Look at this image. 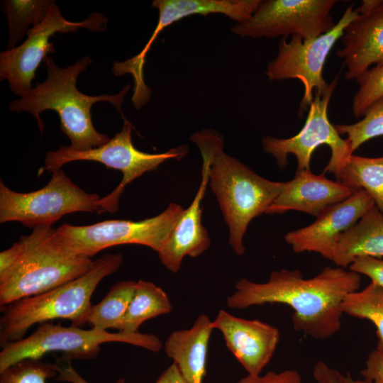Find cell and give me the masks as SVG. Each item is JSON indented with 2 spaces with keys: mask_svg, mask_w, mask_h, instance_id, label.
<instances>
[{
  "mask_svg": "<svg viewBox=\"0 0 383 383\" xmlns=\"http://www.w3.org/2000/svg\"><path fill=\"white\" fill-rule=\"evenodd\" d=\"M58 367L41 359L23 360L0 372V383H46L57 376Z\"/></svg>",
  "mask_w": 383,
  "mask_h": 383,
  "instance_id": "28",
  "label": "cell"
},
{
  "mask_svg": "<svg viewBox=\"0 0 383 383\" xmlns=\"http://www.w3.org/2000/svg\"><path fill=\"white\" fill-rule=\"evenodd\" d=\"M209 165V186L229 229V244L238 255L245 252L243 238L251 221L266 212L284 182L265 179L224 151L222 135L213 129L190 137Z\"/></svg>",
  "mask_w": 383,
  "mask_h": 383,
  "instance_id": "2",
  "label": "cell"
},
{
  "mask_svg": "<svg viewBox=\"0 0 383 383\" xmlns=\"http://www.w3.org/2000/svg\"><path fill=\"white\" fill-rule=\"evenodd\" d=\"M100 199L79 188L61 170L52 172L44 187L31 192L13 191L0 180V223L18 221L33 228L51 226L69 213L99 214Z\"/></svg>",
  "mask_w": 383,
  "mask_h": 383,
  "instance_id": "8",
  "label": "cell"
},
{
  "mask_svg": "<svg viewBox=\"0 0 383 383\" xmlns=\"http://www.w3.org/2000/svg\"><path fill=\"white\" fill-rule=\"evenodd\" d=\"M343 313L367 319L377 328V350L383 352V287L371 282L362 290L349 294L343 304Z\"/></svg>",
  "mask_w": 383,
  "mask_h": 383,
  "instance_id": "26",
  "label": "cell"
},
{
  "mask_svg": "<svg viewBox=\"0 0 383 383\" xmlns=\"http://www.w3.org/2000/svg\"><path fill=\"white\" fill-rule=\"evenodd\" d=\"M363 118L353 124H336L340 134L347 135L352 152L365 142L383 135V97L373 103L365 112Z\"/></svg>",
  "mask_w": 383,
  "mask_h": 383,
  "instance_id": "27",
  "label": "cell"
},
{
  "mask_svg": "<svg viewBox=\"0 0 383 383\" xmlns=\"http://www.w3.org/2000/svg\"><path fill=\"white\" fill-rule=\"evenodd\" d=\"M260 0H154L152 6L158 10L159 18L150 39L138 54L145 60L154 41L160 33L172 23L193 15L206 16L223 14L236 23L248 20L257 9Z\"/></svg>",
  "mask_w": 383,
  "mask_h": 383,
  "instance_id": "19",
  "label": "cell"
},
{
  "mask_svg": "<svg viewBox=\"0 0 383 383\" xmlns=\"http://www.w3.org/2000/svg\"><path fill=\"white\" fill-rule=\"evenodd\" d=\"M336 179L353 192L366 191L383 213V156L366 157L353 154Z\"/></svg>",
  "mask_w": 383,
  "mask_h": 383,
  "instance_id": "23",
  "label": "cell"
},
{
  "mask_svg": "<svg viewBox=\"0 0 383 383\" xmlns=\"http://www.w3.org/2000/svg\"><path fill=\"white\" fill-rule=\"evenodd\" d=\"M136 285L137 282L126 280L112 286L100 302L91 306L87 323L100 331L116 329L119 331Z\"/></svg>",
  "mask_w": 383,
  "mask_h": 383,
  "instance_id": "24",
  "label": "cell"
},
{
  "mask_svg": "<svg viewBox=\"0 0 383 383\" xmlns=\"http://www.w3.org/2000/svg\"><path fill=\"white\" fill-rule=\"evenodd\" d=\"M116 383H125L124 379H118ZM155 383H187L182 375L176 363L173 362L159 377Z\"/></svg>",
  "mask_w": 383,
  "mask_h": 383,
  "instance_id": "34",
  "label": "cell"
},
{
  "mask_svg": "<svg viewBox=\"0 0 383 383\" xmlns=\"http://www.w3.org/2000/svg\"><path fill=\"white\" fill-rule=\"evenodd\" d=\"M171 203L158 215L140 221L106 220L87 226L65 223L57 228L70 248L89 257L104 249L123 244H138L159 252L184 211Z\"/></svg>",
  "mask_w": 383,
  "mask_h": 383,
  "instance_id": "10",
  "label": "cell"
},
{
  "mask_svg": "<svg viewBox=\"0 0 383 383\" xmlns=\"http://www.w3.org/2000/svg\"><path fill=\"white\" fill-rule=\"evenodd\" d=\"M121 130L101 147L87 151H77L62 145L55 151H49L45 157V168L54 172L65 164L88 160L100 162L107 168L118 170L123 174L119 184L98 201L99 213L118 211L119 199L126 185L147 172L157 169L167 160H177L188 153L187 145L173 148L162 153H148L136 149L132 143L133 125L124 116Z\"/></svg>",
  "mask_w": 383,
  "mask_h": 383,
  "instance_id": "7",
  "label": "cell"
},
{
  "mask_svg": "<svg viewBox=\"0 0 383 383\" xmlns=\"http://www.w3.org/2000/svg\"><path fill=\"white\" fill-rule=\"evenodd\" d=\"M375 204L362 189L324 210L311 224L288 232L286 243L296 253L313 252L332 261L340 236L352 228Z\"/></svg>",
  "mask_w": 383,
  "mask_h": 383,
  "instance_id": "14",
  "label": "cell"
},
{
  "mask_svg": "<svg viewBox=\"0 0 383 383\" xmlns=\"http://www.w3.org/2000/svg\"><path fill=\"white\" fill-rule=\"evenodd\" d=\"M349 270L360 275H365L371 282L383 287V258L358 257L350 265Z\"/></svg>",
  "mask_w": 383,
  "mask_h": 383,
  "instance_id": "30",
  "label": "cell"
},
{
  "mask_svg": "<svg viewBox=\"0 0 383 383\" xmlns=\"http://www.w3.org/2000/svg\"><path fill=\"white\" fill-rule=\"evenodd\" d=\"M65 361V366L62 367L59 365L57 380L69 383H89L78 373L70 360Z\"/></svg>",
  "mask_w": 383,
  "mask_h": 383,
  "instance_id": "35",
  "label": "cell"
},
{
  "mask_svg": "<svg viewBox=\"0 0 383 383\" xmlns=\"http://www.w3.org/2000/svg\"><path fill=\"white\" fill-rule=\"evenodd\" d=\"M354 192L341 182L328 179L324 173L315 174L310 169L297 170L294 177L284 182L282 191L265 213L282 214L293 210L317 217Z\"/></svg>",
  "mask_w": 383,
  "mask_h": 383,
  "instance_id": "16",
  "label": "cell"
},
{
  "mask_svg": "<svg viewBox=\"0 0 383 383\" xmlns=\"http://www.w3.org/2000/svg\"><path fill=\"white\" fill-rule=\"evenodd\" d=\"M360 373L372 383H383V352L377 349L371 351Z\"/></svg>",
  "mask_w": 383,
  "mask_h": 383,
  "instance_id": "33",
  "label": "cell"
},
{
  "mask_svg": "<svg viewBox=\"0 0 383 383\" xmlns=\"http://www.w3.org/2000/svg\"><path fill=\"white\" fill-rule=\"evenodd\" d=\"M109 342L128 343L154 353L163 347L160 339L154 334L111 333L92 328L85 330L46 322L40 324L28 337L2 347L0 372L23 360L41 359L45 354L54 352L61 353L65 360L93 359L99 355L101 345Z\"/></svg>",
  "mask_w": 383,
  "mask_h": 383,
  "instance_id": "6",
  "label": "cell"
},
{
  "mask_svg": "<svg viewBox=\"0 0 383 383\" xmlns=\"http://www.w3.org/2000/svg\"><path fill=\"white\" fill-rule=\"evenodd\" d=\"M358 16L353 5L348 6L335 26L328 32L315 38L303 40L300 36L282 38L277 56L266 69L270 81L296 79L304 86V95L299 115L309 109L314 93L323 94L330 87L323 78L325 62L331 49L341 38L345 28Z\"/></svg>",
  "mask_w": 383,
  "mask_h": 383,
  "instance_id": "9",
  "label": "cell"
},
{
  "mask_svg": "<svg viewBox=\"0 0 383 383\" xmlns=\"http://www.w3.org/2000/svg\"><path fill=\"white\" fill-rule=\"evenodd\" d=\"M91 257L67 247L52 226L33 228L1 253L0 306L34 296L88 272Z\"/></svg>",
  "mask_w": 383,
  "mask_h": 383,
  "instance_id": "4",
  "label": "cell"
},
{
  "mask_svg": "<svg viewBox=\"0 0 383 383\" xmlns=\"http://www.w3.org/2000/svg\"><path fill=\"white\" fill-rule=\"evenodd\" d=\"M361 256L383 257V213L376 205L340 236L332 262L345 268Z\"/></svg>",
  "mask_w": 383,
  "mask_h": 383,
  "instance_id": "21",
  "label": "cell"
},
{
  "mask_svg": "<svg viewBox=\"0 0 383 383\" xmlns=\"http://www.w3.org/2000/svg\"><path fill=\"white\" fill-rule=\"evenodd\" d=\"M214 329L211 319L199 315L188 329L174 331L167 338L164 348L173 360L187 383H202L210 336Z\"/></svg>",
  "mask_w": 383,
  "mask_h": 383,
  "instance_id": "20",
  "label": "cell"
},
{
  "mask_svg": "<svg viewBox=\"0 0 383 383\" xmlns=\"http://www.w3.org/2000/svg\"><path fill=\"white\" fill-rule=\"evenodd\" d=\"M337 80L338 77L323 94L314 93L306 123L296 135L289 138L267 136L262 139L263 150L274 157L280 168L287 165V156L292 154L296 157L297 170L310 169L313 152L320 145H326L330 148L331 155L323 173H332L336 179L338 177L353 152L347 139L340 137L328 117V104Z\"/></svg>",
  "mask_w": 383,
  "mask_h": 383,
  "instance_id": "11",
  "label": "cell"
},
{
  "mask_svg": "<svg viewBox=\"0 0 383 383\" xmlns=\"http://www.w3.org/2000/svg\"><path fill=\"white\" fill-rule=\"evenodd\" d=\"M335 0H265L252 16L234 25L231 30L242 38L298 35L315 38L335 25L331 15Z\"/></svg>",
  "mask_w": 383,
  "mask_h": 383,
  "instance_id": "13",
  "label": "cell"
},
{
  "mask_svg": "<svg viewBox=\"0 0 383 383\" xmlns=\"http://www.w3.org/2000/svg\"><path fill=\"white\" fill-rule=\"evenodd\" d=\"M343 46L336 51L347 67V79H357L372 65H383V0L370 11L358 14L345 28Z\"/></svg>",
  "mask_w": 383,
  "mask_h": 383,
  "instance_id": "18",
  "label": "cell"
},
{
  "mask_svg": "<svg viewBox=\"0 0 383 383\" xmlns=\"http://www.w3.org/2000/svg\"><path fill=\"white\" fill-rule=\"evenodd\" d=\"M172 309L171 301L162 288L150 282L139 280L119 332L136 333L145 321L167 314Z\"/></svg>",
  "mask_w": 383,
  "mask_h": 383,
  "instance_id": "22",
  "label": "cell"
},
{
  "mask_svg": "<svg viewBox=\"0 0 383 383\" xmlns=\"http://www.w3.org/2000/svg\"><path fill=\"white\" fill-rule=\"evenodd\" d=\"M107 23V18L96 12L90 13L82 21H68L53 1L45 18L28 30L23 43L1 52L0 79L8 80L13 94L23 96L33 89L32 82L40 63L48 54L55 52L54 44L50 41L52 35L77 32L79 28L105 31Z\"/></svg>",
  "mask_w": 383,
  "mask_h": 383,
  "instance_id": "12",
  "label": "cell"
},
{
  "mask_svg": "<svg viewBox=\"0 0 383 383\" xmlns=\"http://www.w3.org/2000/svg\"><path fill=\"white\" fill-rule=\"evenodd\" d=\"M43 63L47 70L45 80L36 83L19 99L11 101L9 110L32 114L41 133L44 130V122L40 113L46 110L57 112L60 128L70 140L69 147L74 150L87 151L106 143L110 138L95 129L91 108L96 102L107 101L123 116L121 105L131 84L126 85L117 94L89 96L80 92L76 84L79 75L91 63L90 57L84 56L65 68L60 67L50 56H48Z\"/></svg>",
  "mask_w": 383,
  "mask_h": 383,
  "instance_id": "3",
  "label": "cell"
},
{
  "mask_svg": "<svg viewBox=\"0 0 383 383\" xmlns=\"http://www.w3.org/2000/svg\"><path fill=\"white\" fill-rule=\"evenodd\" d=\"M53 0H4L2 8L9 26L7 50L13 49L28 32L46 16Z\"/></svg>",
  "mask_w": 383,
  "mask_h": 383,
  "instance_id": "25",
  "label": "cell"
},
{
  "mask_svg": "<svg viewBox=\"0 0 383 383\" xmlns=\"http://www.w3.org/2000/svg\"><path fill=\"white\" fill-rule=\"evenodd\" d=\"M123 262L120 253L106 254L94 260L91 268L79 277L47 292L1 306L0 345L20 340L33 325L55 319L84 326L91 307V298L106 277Z\"/></svg>",
  "mask_w": 383,
  "mask_h": 383,
  "instance_id": "5",
  "label": "cell"
},
{
  "mask_svg": "<svg viewBox=\"0 0 383 383\" xmlns=\"http://www.w3.org/2000/svg\"><path fill=\"white\" fill-rule=\"evenodd\" d=\"M201 180L197 192L157 252L162 264L172 273L180 270L185 256L199 257L211 243L208 231L201 223L202 201L209 181V165L206 157L201 156Z\"/></svg>",
  "mask_w": 383,
  "mask_h": 383,
  "instance_id": "17",
  "label": "cell"
},
{
  "mask_svg": "<svg viewBox=\"0 0 383 383\" xmlns=\"http://www.w3.org/2000/svg\"><path fill=\"white\" fill-rule=\"evenodd\" d=\"M359 89L353 96L352 110L359 118L375 101L383 97V65L370 68L356 79Z\"/></svg>",
  "mask_w": 383,
  "mask_h": 383,
  "instance_id": "29",
  "label": "cell"
},
{
  "mask_svg": "<svg viewBox=\"0 0 383 383\" xmlns=\"http://www.w3.org/2000/svg\"><path fill=\"white\" fill-rule=\"evenodd\" d=\"M211 326L222 333L228 350L250 375L261 374L280 338L277 328L258 319L235 316L225 310L218 311Z\"/></svg>",
  "mask_w": 383,
  "mask_h": 383,
  "instance_id": "15",
  "label": "cell"
},
{
  "mask_svg": "<svg viewBox=\"0 0 383 383\" xmlns=\"http://www.w3.org/2000/svg\"><path fill=\"white\" fill-rule=\"evenodd\" d=\"M312 375L316 383H372L367 379H355L350 374H343L323 361L315 363Z\"/></svg>",
  "mask_w": 383,
  "mask_h": 383,
  "instance_id": "31",
  "label": "cell"
},
{
  "mask_svg": "<svg viewBox=\"0 0 383 383\" xmlns=\"http://www.w3.org/2000/svg\"><path fill=\"white\" fill-rule=\"evenodd\" d=\"M237 383H303L301 375L295 370L280 372L269 371L264 375H250L240 379Z\"/></svg>",
  "mask_w": 383,
  "mask_h": 383,
  "instance_id": "32",
  "label": "cell"
},
{
  "mask_svg": "<svg viewBox=\"0 0 383 383\" xmlns=\"http://www.w3.org/2000/svg\"><path fill=\"white\" fill-rule=\"evenodd\" d=\"M361 276L345 268L326 267L304 279L299 270L272 271L265 282L239 279L228 296L231 309H244L266 304L290 306L293 328L315 340H326L341 328L345 297L358 291Z\"/></svg>",
  "mask_w": 383,
  "mask_h": 383,
  "instance_id": "1",
  "label": "cell"
}]
</instances>
